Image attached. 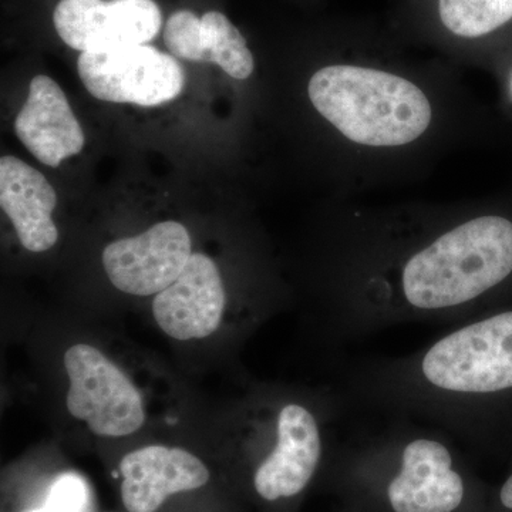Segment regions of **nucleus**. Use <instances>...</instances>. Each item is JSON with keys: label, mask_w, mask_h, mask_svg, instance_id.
<instances>
[{"label": "nucleus", "mask_w": 512, "mask_h": 512, "mask_svg": "<svg viewBox=\"0 0 512 512\" xmlns=\"http://www.w3.org/2000/svg\"><path fill=\"white\" fill-rule=\"evenodd\" d=\"M329 329L353 343L400 325H458L512 303V191L458 201L366 204L333 215Z\"/></svg>", "instance_id": "f257e3e1"}, {"label": "nucleus", "mask_w": 512, "mask_h": 512, "mask_svg": "<svg viewBox=\"0 0 512 512\" xmlns=\"http://www.w3.org/2000/svg\"><path fill=\"white\" fill-rule=\"evenodd\" d=\"M305 97L343 200L416 183L474 146L490 123L460 67L363 19L330 30Z\"/></svg>", "instance_id": "f03ea898"}, {"label": "nucleus", "mask_w": 512, "mask_h": 512, "mask_svg": "<svg viewBox=\"0 0 512 512\" xmlns=\"http://www.w3.org/2000/svg\"><path fill=\"white\" fill-rule=\"evenodd\" d=\"M343 403L430 424L466 446L512 456V303L451 326L409 355L348 369Z\"/></svg>", "instance_id": "7ed1b4c3"}, {"label": "nucleus", "mask_w": 512, "mask_h": 512, "mask_svg": "<svg viewBox=\"0 0 512 512\" xmlns=\"http://www.w3.org/2000/svg\"><path fill=\"white\" fill-rule=\"evenodd\" d=\"M352 434L343 450L348 485L367 488L389 512H461L480 507L456 440L446 431L403 416Z\"/></svg>", "instance_id": "20e7f679"}, {"label": "nucleus", "mask_w": 512, "mask_h": 512, "mask_svg": "<svg viewBox=\"0 0 512 512\" xmlns=\"http://www.w3.org/2000/svg\"><path fill=\"white\" fill-rule=\"evenodd\" d=\"M387 25L460 69L490 70L512 46V0H397Z\"/></svg>", "instance_id": "39448f33"}, {"label": "nucleus", "mask_w": 512, "mask_h": 512, "mask_svg": "<svg viewBox=\"0 0 512 512\" xmlns=\"http://www.w3.org/2000/svg\"><path fill=\"white\" fill-rule=\"evenodd\" d=\"M325 421L316 407L298 400L276 407L271 446L252 473V490L259 500L288 503L311 485L325 458Z\"/></svg>", "instance_id": "423d86ee"}, {"label": "nucleus", "mask_w": 512, "mask_h": 512, "mask_svg": "<svg viewBox=\"0 0 512 512\" xmlns=\"http://www.w3.org/2000/svg\"><path fill=\"white\" fill-rule=\"evenodd\" d=\"M64 367L70 379L67 410L86 421L94 434L124 437L143 426L141 393L99 349L83 343L72 346L64 355Z\"/></svg>", "instance_id": "0eeeda50"}, {"label": "nucleus", "mask_w": 512, "mask_h": 512, "mask_svg": "<svg viewBox=\"0 0 512 512\" xmlns=\"http://www.w3.org/2000/svg\"><path fill=\"white\" fill-rule=\"evenodd\" d=\"M77 73L94 99L157 107L183 93L185 72L177 57L150 45L82 53Z\"/></svg>", "instance_id": "6e6552de"}, {"label": "nucleus", "mask_w": 512, "mask_h": 512, "mask_svg": "<svg viewBox=\"0 0 512 512\" xmlns=\"http://www.w3.org/2000/svg\"><path fill=\"white\" fill-rule=\"evenodd\" d=\"M52 20L64 45L80 53L148 45L163 29L156 0H59Z\"/></svg>", "instance_id": "1a4fd4ad"}, {"label": "nucleus", "mask_w": 512, "mask_h": 512, "mask_svg": "<svg viewBox=\"0 0 512 512\" xmlns=\"http://www.w3.org/2000/svg\"><path fill=\"white\" fill-rule=\"evenodd\" d=\"M191 237L177 221H163L136 237L111 242L103 265L111 284L128 295H158L168 288L191 258Z\"/></svg>", "instance_id": "9d476101"}, {"label": "nucleus", "mask_w": 512, "mask_h": 512, "mask_svg": "<svg viewBox=\"0 0 512 512\" xmlns=\"http://www.w3.org/2000/svg\"><path fill=\"white\" fill-rule=\"evenodd\" d=\"M121 503L127 512H158L171 497L201 490L210 468L180 447L147 446L121 458Z\"/></svg>", "instance_id": "9b49d317"}, {"label": "nucleus", "mask_w": 512, "mask_h": 512, "mask_svg": "<svg viewBox=\"0 0 512 512\" xmlns=\"http://www.w3.org/2000/svg\"><path fill=\"white\" fill-rule=\"evenodd\" d=\"M225 303L218 266L210 256L192 254L180 276L154 298L153 315L173 339H204L220 326Z\"/></svg>", "instance_id": "f8f14e48"}, {"label": "nucleus", "mask_w": 512, "mask_h": 512, "mask_svg": "<svg viewBox=\"0 0 512 512\" xmlns=\"http://www.w3.org/2000/svg\"><path fill=\"white\" fill-rule=\"evenodd\" d=\"M164 43L177 59L217 64L239 82L255 72V55L247 39L218 10H208L202 16L187 9L177 10L165 20Z\"/></svg>", "instance_id": "ddd939ff"}, {"label": "nucleus", "mask_w": 512, "mask_h": 512, "mask_svg": "<svg viewBox=\"0 0 512 512\" xmlns=\"http://www.w3.org/2000/svg\"><path fill=\"white\" fill-rule=\"evenodd\" d=\"M15 133L33 157L57 168L83 150L86 137L62 87L50 77H33L25 106L15 120Z\"/></svg>", "instance_id": "4468645a"}, {"label": "nucleus", "mask_w": 512, "mask_h": 512, "mask_svg": "<svg viewBox=\"0 0 512 512\" xmlns=\"http://www.w3.org/2000/svg\"><path fill=\"white\" fill-rule=\"evenodd\" d=\"M55 188L45 175L20 158L0 160V207L8 215L20 244L30 252H45L59 239L53 222Z\"/></svg>", "instance_id": "2eb2a0df"}, {"label": "nucleus", "mask_w": 512, "mask_h": 512, "mask_svg": "<svg viewBox=\"0 0 512 512\" xmlns=\"http://www.w3.org/2000/svg\"><path fill=\"white\" fill-rule=\"evenodd\" d=\"M86 487L77 477H63L50 491L45 507L32 512H83L86 508Z\"/></svg>", "instance_id": "dca6fc26"}, {"label": "nucleus", "mask_w": 512, "mask_h": 512, "mask_svg": "<svg viewBox=\"0 0 512 512\" xmlns=\"http://www.w3.org/2000/svg\"><path fill=\"white\" fill-rule=\"evenodd\" d=\"M508 460L511 463L510 470L494 491L490 512H512V456Z\"/></svg>", "instance_id": "f3484780"}, {"label": "nucleus", "mask_w": 512, "mask_h": 512, "mask_svg": "<svg viewBox=\"0 0 512 512\" xmlns=\"http://www.w3.org/2000/svg\"><path fill=\"white\" fill-rule=\"evenodd\" d=\"M490 70L503 80L505 96L512 104V46L498 57L497 62L493 64Z\"/></svg>", "instance_id": "a211bd4d"}]
</instances>
